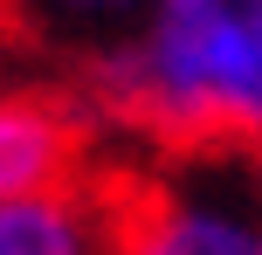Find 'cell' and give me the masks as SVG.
I'll return each instance as SVG.
<instances>
[{
	"instance_id": "1",
	"label": "cell",
	"mask_w": 262,
	"mask_h": 255,
	"mask_svg": "<svg viewBox=\"0 0 262 255\" xmlns=\"http://www.w3.org/2000/svg\"><path fill=\"white\" fill-rule=\"evenodd\" d=\"M83 118L180 152L262 145V14L235 0H152L145 28L76 69Z\"/></svg>"
},
{
	"instance_id": "2",
	"label": "cell",
	"mask_w": 262,
	"mask_h": 255,
	"mask_svg": "<svg viewBox=\"0 0 262 255\" xmlns=\"http://www.w3.org/2000/svg\"><path fill=\"white\" fill-rule=\"evenodd\" d=\"M111 255H262L249 152H180L111 179Z\"/></svg>"
},
{
	"instance_id": "3",
	"label": "cell",
	"mask_w": 262,
	"mask_h": 255,
	"mask_svg": "<svg viewBox=\"0 0 262 255\" xmlns=\"http://www.w3.org/2000/svg\"><path fill=\"white\" fill-rule=\"evenodd\" d=\"M83 152H90V118L76 97L55 90H0V200L76 187Z\"/></svg>"
},
{
	"instance_id": "4",
	"label": "cell",
	"mask_w": 262,
	"mask_h": 255,
	"mask_svg": "<svg viewBox=\"0 0 262 255\" xmlns=\"http://www.w3.org/2000/svg\"><path fill=\"white\" fill-rule=\"evenodd\" d=\"M0 255H111V187L76 179L55 193L0 200Z\"/></svg>"
},
{
	"instance_id": "5",
	"label": "cell",
	"mask_w": 262,
	"mask_h": 255,
	"mask_svg": "<svg viewBox=\"0 0 262 255\" xmlns=\"http://www.w3.org/2000/svg\"><path fill=\"white\" fill-rule=\"evenodd\" d=\"M152 0H7V28H21L28 41L55 55H76V69L90 55L118 49L145 28Z\"/></svg>"
},
{
	"instance_id": "6",
	"label": "cell",
	"mask_w": 262,
	"mask_h": 255,
	"mask_svg": "<svg viewBox=\"0 0 262 255\" xmlns=\"http://www.w3.org/2000/svg\"><path fill=\"white\" fill-rule=\"evenodd\" d=\"M249 179H255V193H262V145H249Z\"/></svg>"
},
{
	"instance_id": "7",
	"label": "cell",
	"mask_w": 262,
	"mask_h": 255,
	"mask_svg": "<svg viewBox=\"0 0 262 255\" xmlns=\"http://www.w3.org/2000/svg\"><path fill=\"white\" fill-rule=\"evenodd\" d=\"M235 7H249V14H262V0H235Z\"/></svg>"
},
{
	"instance_id": "8",
	"label": "cell",
	"mask_w": 262,
	"mask_h": 255,
	"mask_svg": "<svg viewBox=\"0 0 262 255\" xmlns=\"http://www.w3.org/2000/svg\"><path fill=\"white\" fill-rule=\"evenodd\" d=\"M0 28H7V0H0Z\"/></svg>"
}]
</instances>
